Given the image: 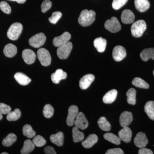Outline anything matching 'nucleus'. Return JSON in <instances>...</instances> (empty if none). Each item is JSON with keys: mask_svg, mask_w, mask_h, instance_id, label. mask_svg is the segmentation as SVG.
<instances>
[{"mask_svg": "<svg viewBox=\"0 0 154 154\" xmlns=\"http://www.w3.org/2000/svg\"><path fill=\"white\" fill-rule=\"evenodd\" d=\"M96 16V13L94 11L83 10L81 12L78 19L79 23L83 27L90 26L95 21Z\"/></svg>", "mask_w": 154, "mask_h": 154, "instance_id": "1", "label": "nucleus"}, {"mask_svg": "<svg viewBox=\"0 0 154 154\" xmlns=\"http://www.w3.org/2000/svg\"><path fill=\"white\" fill-rule=\"evenodd\" d=\"M146 29V24L144 20H140L134 22L131 27L132 35L136 38L142 36Z\"/></svg>", "mask_w": 154, "mask_h": 154, "instance_id": "2", "label": "nucleus"}, {"mask_svg": "<svg viewBox=\"0 0 154 154\" xmlns=\"http://www.w3.org/2000/svg\"><path fill=\"white\" fill-rule=\"evenodd\" d=\"M23 26L21 23L16 22L11 25L7 32V36L12 40L18 39L22 33Z\"/></svg>", "mask_w": 154, "mask_h": 154, "instance_id": "3", "label": "nucleus"}, {"mask_svg": "<svg viewBox=\"0 0 154 154\" xmlns=\"http://www.w3.org/2000/svg\"><path fill=\"white\" fill-rule=\"evenodd\" d=\"M37 55L38 60L43 66H48L51 63V56L47 50L40 48L37 51Z\"/></svg>", "mask_w": 154, "mask_h": 154, "instance_id": "4", "label": "nucleus"}, {"mask_svg": "<svg viewBox=\"0 0 154 154\" xmlns=\"http://www.w3.org/2000/svg\"><path fill=\"white\" fill-rule=\"evenodd\" d=\"M46 40V36L44 33H40L31 37L29 39V43L32 47L38 48L45 44Z\"/></svg>", "mask_w": 154, "mask_h": 154, "instance_id": "5", "label": "nucleus"}, {"mask_svg": "<svg viewBox=\"0 0 154 154\" xmlns=\"http://www.w3.org/2000/svg\"><path fill=\"white\" fill-rule=\"evenodd\" d=\"M72 47V44L70 42L58 47L57 55L58 57L62 60L66 59L70 54Z\"/></svg>", "mask_w": 154, "mask_h": 154, "instance_id": "6", "label": "nucleus"}, {"mask_svg": "<svg viewBox=\"0 0 154 154\" xmlns=\"http://www.w3.org/2000/svg\"><path fill=\"white\" fill-rule=\"evenodd\" d=\"M105 29L113 33L118 32L121 29V25L118 19L115 17L107 20L105 22Z\"/></svg>", "mask_w": 154, "mask_h": 154, "instance_id": "7", "label": "nucleus"}, {"mask_svg": "<svg viewBox=\"0 0 154 154\" xmlns=\"http://www.w3.org/2000/svg\"><path fill=\"white\" fill-rule=\"evenodd\" d=\"M79 113V108L76 105H71L69 107L66 119L67 125L68 126H72L74 125L75 119Z\"/></svg>", "mask_w": 154, "mask_h": 154, "instance_id": "8", "label": "nucleus"}, {"mask_svg": "<svg viewBox=\"0 0 154 154\" xmlns=\"http://www.w3.org/2000/svg\"><path fill=\"white\" fill-rule=\"evenodd\" d=\"M112 56L113 59L116 61H120L126 57V50L124 47L121 45L116 46L113 48Z\"/></svg>", "mask_w": 154, "mask_h": 154, "instance_id": "9", "label": "nucleus"}, {"mask_svg": "<svg viewBox=\"0 0 154 154\" xmlns=\"http://www.w3.org/2000/svg\"><path fill=\"white\" fill-rule=\"evenodd\" d=\"M71 38V34L68 32H65L60 36L54 37L53 43L55 47H59L68 42Z\"/></svg>", "mask_w": 154, "mask_h": 154, "instance_id": "10", "label": "nucleus"}, {"mask_svg": "<svg viewBox=\"0 0 154 154\" xmlns=\"http://www.w3.org/2000/svg\"><path fill=\"white\" fill-rule=\"evenodd\" d=\"M88 122L85 114L82 112H79L75 119V126L82 130H85L88 128Z\"/></svg>", "mask_w": 154, "mask_h": 154, "instance_id": "11", "label": "nucleus"}, {"mask_svg": "<svg viewBox=\"0 0 154 154\" xmlns=\"http://www.w3.org/2000/svg\"><path fill=\"white\" fill-rule=\"evenodd\" d=\"M134 143L135 146L139 148L145 147L148 143V140L145 134L142 132L137 133L135 137Z\"/></svg>", "mask_w": 154, "mask_h": 154, "instance_id": "12", "label": "nucleus"}, {"mask_svg": "<svg viewBox=\"0 0 154 154\" xmlns=\"http://www.w3.org/2000/svg\"><path fill=\"white\" fill-rule=\"evenodd\" d=\"M22 57L23 60L27 64H31L35 62L36 55L32 50L26 49L22 51Z\"/></svg>", "mask_w": 154, "mask_h": 154, "instance_id": "13", "label": "nucleus"}, {"mask_svg": "<svg viewBox=\"0 0 154 154\" xmlns=\"http://www.w3.org/2000/svg\"><path fill=\"white\" fill-rule=\"evenodd\" d=\"M118 135L119 137L121 140L126 143H128L131 140L132 131L128 127H124L119 131Z\"/></svg>", "mask_w": 154, "mask_h": 154, "instance_id": "14", "label": "nucleus"}, {"mask_svg": "<svg viewBox=\"0 0 154 154\" xmlns=\"http://www.w3.org/2000/svg\"><path fill=\"white\" fill-rule=\"evenodd\" d=\"M133 120V115L131 112L124 111L119 117V123L122 128L128 126Z\"/></svg>", "mask_w": 154, "mask_h": 154, "instance_id": "15", "label": "nucleus"}, {"mask_svg": "<svg viewBox=\"0 0 154 154\" xmlns=\"http://www.w3.org/2000/svg\"><path fill=\"white\" fill-rule=\"evenodd\" d=\"M95 80V76L93 74L85 75L81 79L79 82V86L82 90L88 89Z\"/></svg>", "mask_w": 154, "mask_h": 154, "instance_id": "16", "label": "nucleus"}, {"mask_svg": "<svg viewBox=\"0 0 154 154\" xmlns=\"http://www.w3.org/2000/svg\"><path fill=\"white\" fill-rule=\"evenodd\" d=\"M121 19L122 22L124 24H131L134 22L135 16L134 14L130 10H125L122 13Z\"/></svg>", "mask_w": 154, "mask_h": 154, "instance_id": "17", "label": "nucleus"}, {"mask_svg": "<svg viewBox=\"0 0 154 154\" xmlns=\"http://www.w3.org/2000/svg\"><path fill=\"white\" fill-rule=\"evenodd\" d=\"M67 77V74L61 69H58L55 72L51 75V79L53 82L55 84L60 83L61 80L65 79Z\"/></svg>", "mask_w": 154, "mask_h": 154, "instance_id": "18", "label": "nucleus"}, {"mask_svg": "<svg viewBox=\"0 0 154 154\" xmlns=\"http://www.w3.org/2000/svg\"><path fill=\"white\" fill-rule=\"evenodd\" d=\"M134 5L137 10L141 13L147 11L150 6L148 0H134Z\"/></svg>", "mask_w": 154, "mask_h": 154, "instance_id": "19", "label": "nucleus"}, {"mask_svg": "<svg viewBox=\"0 0 154 154\" xmlns=\"http://www.w3.org/2000/svg\"><path fill=\"white\" fill-rule=\"evenodd\" d=\"M14 78L17 82L21 85H27L31 81L29 77L22 72H17L15 74Z\"/></svg>", "mask_w": 154, "mask_h": 154, "instance_id": "20", "label": "nucleus"}, {"mask_svg": "<svg viewBox=\"0 0 154 154\" xmlns=\"http://www.w3.org/2000/svg\"><path fill=\"white\" fill-rule=\"evenodd\" d=\"M98 137L96 134H91L90 135L87 139L82 142V145L85 148H91L97 142Z\"/></svg>", "mask_w": 154, "mask_h": 154, "instance_id": "21", "label": "nucleus"}, {"mask_svg": "<svg viewBox=\"0 0 154 154\" xmlns=\"http://www.w3.org/2000/svg\"><path fill=\"white\" fill-rule=\"evenodd\" d=\"M51 141L58 146H61L64 143V134L62 132H58L56 134H52L50 137Z\"/></svg>", "mask_w": 154, "mask_h": 154, "instance_id": "22", "label": "nucleus"}, {"mask_svg": "<svg viewBox=\"0 0 154 154\" xmlns=\"http://www.w3.org/2000/svg\"><path fill=\"white\" fill-rule=\"evenodd\" d=\"M94 46L99 52L102 53L105 51L107 45V41L102 37L96 38L94 42Z\"/></svg>", "mask_w": 154, "mask_h": 154, "instance_id": "23", "label": "nucleus"}, {"mask_svg": "<svg viewBox=\"0 0 154 154\" xmlns=\"http://www.w3.org/2000/svg\"><path fill=\"white\" fill-rule=\"evenodd\" d=\"M117 95V91L116 90H111L105 94L103 98V101L105 104H111L116 99Z\"/></svg>", "mask_w": 154, "mask_h": 154, "instance_id": "24", "label": "nucleus"}, {"mask_svg": "<svg viewBox=\"0 0 154 154\" xmlns=\"http://www.w3.org/2000/svg\"><path fill=\"white\" fill-rule=\"evenodd\" d=\"M17 52V47L14 45L10 43L7 44L4 48V53L7 57H14L16 55Z\"/></svg>", "mask_w": 154, "mask_h": 154, "instance_id": "25", "label": "nucleus"}, {"mask_svg": "<svg viewBox=\"0 0 154 154\" xmlns=\"http://www.w3.org/2000/svg\"><path fill=\"white\" fill-rule=\"evenodd\" d=\"M141 58L144 61H147L149 59L154 60V48H146L140 53Z\"/></svg>", "mask_w": 154, "mask_h": 154, "instance_id": "26", "label": "nucleus"}, {"mask_svg": "<svg viewBox=\"0 0 154 154\" xmlns=\"http://www.w3.org/2000/svg\"><path fill=\"white\" fill-rule=\"evenodd\" d=\"M35 145L30 140H27L24 142V146L21 151L22 154H28L33 151Z\"/></svg>", "mask_w": 154, "mask_h": 154, "instance_id": "27", "label": "nucleus"}, {"mask_svg": "<svg viewBox=\"0 0 154 154\" xmlns=\"http://www.w3.org/2000/svg\"><path fill=\"white\" fill-rule=\"evenodd\" d=\"M145 112L152 120H154V101H149L144 107Z\"/></svg>", "mask_w": 154, "mask_h": 154, "instance_id": "28", "label": "nucleus"}, {"mask_svg": "<svg viewBox=\"0 0 154 154\" xmlns=\"http://www.w3.org/2000/svg\"><path fill=\"white\" fill-rule=\"evenodd\" d=\"M72 132L73 140L74 142H79L84 140L85 137L84 133L81 132L79 130V128L76 127L75 126L73 128Z\"/></svg>", "mask_w": 154, "mask_h": 154, "instance_id": "29", "label": "nucleus"}, {"mask_svg": "<svg viewBox=\"0 0 154 154\" xmlns=\"http://www.w3.org/2000/svg\"><path fill=\"white\" fill-rule=\"evenodd\" d=\"M136 91L134 88H131L127 91L126 96H127L128 103L130 105H135L136 103Z\"/></svg>", "mask_w": 154, "mask_h": 154, "instance_id": "30", "label": "nucleus"}, {"mask_svg": "<svg viewBox=\"0 0 154 154\" xmlns=\"http://www.w3.org/2000/svg\"><path fill=\"white\" fill-rule=\"evenodd\" d=\"M98 124L99 127L104 131H110L111 129V125L105 117H101L98 121Z\"/></svg>", "mask_w": 154, "mask_h": 154, "instance_id": "31", "label": "nucleus"}, {"mask_svg": "<svg viewBox=\"0 0 154 154\" xmlns=\"http://www.w3.org/2000/svg\"><path fill=\"white\" fill-rule=\"evenodd\" d=\"M132 85L137 88L148 89L149 88V84L141 78H135L132 82Z\"/></svg>", "mask_w": 154, "mask_h": 154, "instance_id": "32", "label": "nucleus"}, {"mask_svg": "<svg viewBox=\"0 0 154 154\" xmlns=\"http://www.w3.org/2000/svg\"><path fill=\"white\" fill-rule=\"evenodd\" d=\"M17 140V137L14 133L9 134L2 141L3 145L6 147L12 146Z\"/></svg>", "mask_w": 154, "mask_h": 154, "instance_id": "33", "label": "nucleus"}, {"mask_svg": "<svg viewBox=\"0 0 154 154\" xmlns=\"http://www.w3.org/2000/svg\"><path fill=\"white\" fill-rule=\"evenodd\" d=\"M104 138L106 140H108L110 142L114 144H120L121 143V140L119 137L111 133H107L104 135Z\"/></svg>", "mask_w": 154, "mask_h": 154, "instance_id": "34", "label": "nucleus"}, {"mask_svg": "<svg viewBox=\"0 0 154 154\" xmlns=\"http://www.w3.org/2000/svg\"><path fill=\"white\" fill-rule=\"evenodd\" d=\"M21 116V110L19 109H15L14 111H11L8 113L7 119L9 121H15L19 119Z\"/></svg>", "mask_w": 154, "mask_h": 154, "instance_id": "35", "label": "nucleus"}, {"mask_svg": "<svg viewBox=\"0 0 154 154\" xmlns=\"http://www.w3.org/2000/svg\"><path fill=\"white\" fill-rule=\"evenodd\" d=\"M23 134L26 137L31 138L35 136L36 132L33 130L32 127L30 125L27 124L24 125L23 127Z\"/></svg>", "mask_w": 154, "mask_h": 154, "instance_id": "36", "label": "nucleus"}, {"mask_svg": "<svg viewBox=\"0 0 154 154\" xmlns=\"http://www.w3.org/2000/svg\"><path fill=\"white\" fill-rule=\"evenodd\" d=\"M54 112V109L51 105L47 104L44 106L43 110V114L45 118H51L53 115Z\"/></svg>", "mask_w": 154, "mask_h": 154, "instance_id": "37", "label": "nucleus"}, {"mask_svg": "<svg viewBox=\"0 0 154 154\" xmlns=\"http://www.w3.org/2000/svg\"><path fill=\"white\" fill-rule=\"evenodd\" d=\"M33 143L34 145L37 147H42L46 143V141L40 135H37L33 139Z\"/></svg>", "mask_w": 154, "mask_h": 154, "instance_id": "38", "label": "nucleus"}, {"mask_svg": "<svg viewBox=\"0 0 154 154\" xmlns=\"http://www.w3.org/2000/svg\"><path fill=\"white\" fill-rule=\"evenodd\" d=\"M62 16V14L59 11L54 12L52 14V16L50 17L48 19V20L51 24H56L57 23L59 20L60 19Z\"/></svg>", "mask_w": 154, "mask_h": 154, "instance_id": "39", "label": "nucleus"}, {"mask_svg": "<svg viewBox=\"0 0 154 154\" xmlns=\"http://www.w3.org/2000/svg\"><path fill=\"white\" fill-rule=\"evenodd\" d=\"M128 0H113L112 5L113 9L118 10L124 5Z\"/></svg>", "mask_w": 154, "mask_h": 154, "instance_id": "40", "label": "nucleus"}, {"mask_svg": "<svg viewBox=\"0 0 154 154\" xmlns=\"http://www.w3.org/2000/svg\"><path fill=\"white\" fill-rule=\"evenodd\" d=\"M0 9L6 14H9L11 12V8L8 3L5 2H0Z\"/></svg>", "mask_w": 154, "mask_h": 154, "instance_id": "41", "label": "nucleus"}, {"mask_svg": "<svg viewBox=\"0 0 154 154\" xmlns=\"http://www.w3.org/2000/svg\"><path fill=\"white\" fill-rule=\"evenodd\" d=\"M52 3L50 0H45L43 1L41 5V10L42 13L47 12L51 8Z\"/></svg>", "mask_w": 154, "mask_h": 154, "instance_id": "42", "label": "nucleus"}, {"mask_svg": "<svg viewBox=\"0 0 154 154\" xmlns=\"http://www.w3.org/2000/svg\"><path fill=\"white\" fill-rule=\"evenodd\" d=\"M11 111V108L9 105L0 103V112L2 114H8Z\"/></svg>", "mask_w": 154, "mask_h": 154, "instance_id": "43", "label": "nucleus"}, {"mask_svg": "<svg viewBox=\"0 0 154 154\" xmlns=\"http://www.w3.org/2000/svg\"><path fill=\"white\" fill-rule=\"evenodd\" d=\"M106 154H124V152L120 148H115L110 149L108 150L106 152Z\"/></svg>", "mask_w": 154, "mask_h": 154, "instance_id": "44", "label": "nucleus"}, {"mask_svg": "<svg viewBox=\"0 0 154 154\" xmlns=\"http://www.w3.org/2000/svg\"><path fill=\"white\" fill-rule=\"evenodd\" d=\"M139 154H152L153 152L151 150L149 149L145 148H140L138 151Z\"/></svg>", "mask_w": 154, "mask_h": 154, "instance_id": "45", "label": "nucleus"}, {"mask_svg": "<svg viewBox=\"0 0 154 154\" xmlns=\"http://www.w3.org/2000/svg\"><path fill=\"white\" fill-rule=\"evenodd\" d=\"M44 152L45 154H56L55 150L52 147L48 146L46 147L44 149Z\"/></svg>", "mask_w": 154, "mask_h": 154, "instance_id": "46", "label": "nucleus"}, {"mask_svg": "<svg viewBox=\"0 0 154 154\" xmlns=\"http://www.w3.org/2000/svg\"><path fill=\"white\" fill-rule=\"evenodd\" d=\"M9 1H12V2H16L19 4H24L26 2V0H9Z\"/></svg>", "mask_w": 154, "mask_h": 154, "instance_id": "47", "label": "nucleus"}, {"mask_svg": "<svg viewBox=\"0 0 154 154\" xmlns=\"http://www.w3.org/2000/svg\"><path fill=\"white\" fill-rule=\"evenodd\" d=\"M3 118V114L0 112V120H2Z\"/></svg>", "mask_w": 154, "mask_h": 154, "instance_id": "48", "label": "nucleus"}, {"mask_svg": "<svg viewBox=\"0 0 154 154\" xmlns=\"http://www.w3.org/2000/svg\"><path fill=\"white\" fill-rule=\"evenodd\" d=\"M1 154H8V153L6 152H4L2 153Z\"/></svg>", "mask_w": 154, "mask_h": 154, "instance_id": "49", "label": "nucleus"}, {"mask_svg": "<svg viewBox=\"0 0 154 154\" xmlns=\"http://www.w3.org/2000/svg\"><path fill=\"white\" fill-rule=\"evenodd\" d=\"M153 75L154 76V70L153 71Z\"/></svg>", "mask_w": 154, "mask_h": 154, "instance_id": "50", "label": "nucleus"}]
</instances>
